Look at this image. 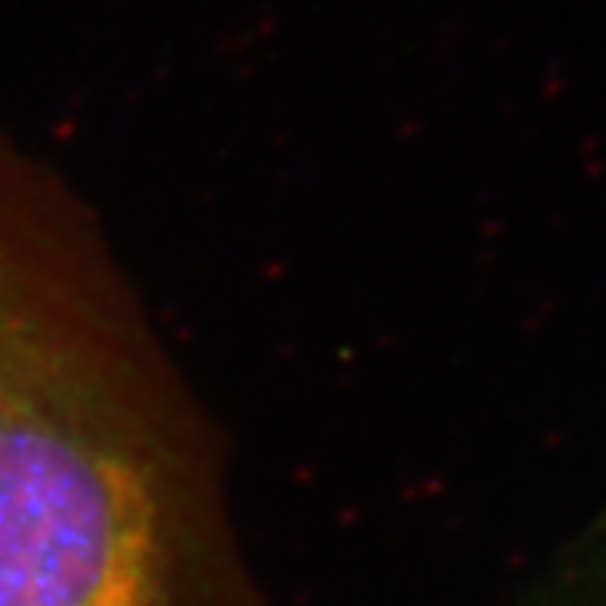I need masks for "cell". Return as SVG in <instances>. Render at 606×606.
Masks as SVG:
<instances>
[{"mask_svg": "<svg viewBox=\"0 0 606 606\" xmlns=\"http://www.w3.org/2000/svg\"><path fill=\"white\" fill-rule=\"evenodd\" d=\"M0 606H273L229 442L88 199L0 135Z\"/></svg>", "mask_w": 606, "mask_h": 606, "instance_id": "6da1fadb", "label": "cell"}]
</instances>
